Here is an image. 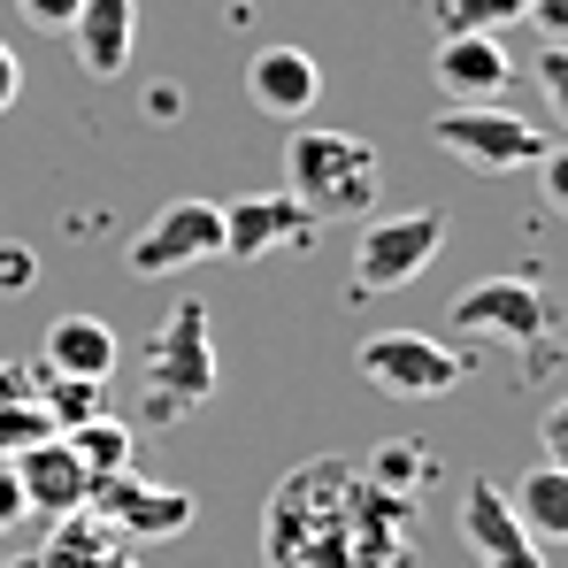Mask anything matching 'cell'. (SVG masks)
<instances>
[{"label":"cell","mask_w":568,"mask_h":568,"mask_svg":"<svg viewBox=\"0 0 568 568\" xmlns=\"http://www.w3.org/2000/svg\"><path fill=\"white\" fill-rule=\"evenodd\" d=\"M430 146L454 154L476 178H507V170H530V162L546 154V131H538L530 115L499 108V100H454V108L430 123Z\"/></svg>","instance_id":"cell-4"},{"label":"cell","mask_w":568,"mask_h":568,"mask_svg":"<svg viewBox=\"0 0 568 568\" xmlns=\"http://www.w3.org/2000/svg\"><path fill=\"white\" fill-rule=\"evenodd\" d=\"M538 185H546V200L568 215V146H546V154H538Z\"/></svg>","instance_id":"cell-27"},{"label":"cell","mask_w":568,"mask_h":568,"mask_svg":"<svg viewBox=\"0 0 568 568\" xmlns=\"http://www.w3.org/2000/svg\"><path fill=\"white\" fill-rule=\"evenodd\" d=\"M530 0H438V31H499V23H523Z\"/></svg>","instance_id":"cell-22"},{"label":"cell","mask_w":568,"mask_h":568,"mask_svg":"<svg viewBox=\"0 0 568 568\" xmlns=\"http://www.w3.org/2000/svg\"><path fill=\"white\" fill-rule=\"evenodd\" d=\"M354 369L377 384V392H392V399H446V392H462V377H469V362L454 346L423 338V331H377V338H362L354 346Z\"/></svg>","instance_id":"cell-6"},{"label":"cell","mask_w":568,"mask_h":568,"mask_svg":"<svg viewBox=\"0 0 568 568\" xmlns=\"http://www.w3.org/2000/svg\"><path fill=\"white\" fill-rule=\"evenodd\" d=\"M446 215L438 207H407V215H377L362 239H354V292L377 300V292H399L415 284L438 254H446Z\"/></svg>","instance_id":"cell-5"},{"label":"cell","mask_w":568,"mask_h":568,"mask_svg":"<svg viewBox=\"0 0 568 568\" xmlns=\"http://www.w3.org/2000/svg\"><path fill=\"white\" fill-rule=\"evenodd\" d=\"M39 369V362H31ZM39 407H47V430L62 438V430H78L85 415H100V384L93 377H47L39 369Z\"/></svg>","instance_id":"cell-21"},{"label":"cell","mask_w":568,"mask_h":568,"mask_svg":"<svg viewBox=\"0 0 568 568\" xmlns=\"http://www.w3.org/2000/svg\"><path fill=\"white\" fill-rule=\"evenodd\" d=\"M223 254V207L215 200H170L139 239H131V277H178Z\"/></svg>","instance_id":"cell-9"},{"label":"cell","mask_w":568,"mask_h":568,"mask_svg":"<svg viewBox=\"0 0 568 568\" xmlns=\"http://www.w3.org/2000/svg\"><path fill=\"white\" fill-rule=\"evenodd\" d=\"M284 192L307 215H323V223L369 215L384 192V154L362 131H292V146H284Z\"/></svg>","instance_id":"cell-2"},{"label":"cell","mask_w":568,"mask_h":568,"mask_svg":"<svg viewBox=\"0 0 568 568\" xmlns=\"http://www.w3.org/2000/svg\"><path fill=\"white\" fill-rule=\"evenodd\" d=\"M246 100H254L262 115H277V123H307V108L323 100L315 54H307V47H262V54L246 62Z\"/></svg>","instance_id":"cell-14"},{"label":"cell","mask_w":568,"mask_h":568,"mask_svg":"<svg viewBox=\"0 0 568 568\" xmlns=\"http://www.w3.org/2000/svg\"><path fill=\"white\" fill-rule=\"evenodd\" d=\"M0 568H39V554H23V561H0Z\"/></svg>","instance_id":"cell-32"},{"label":"cell","mask_w":568,"mask_h":568,"mask_svg":"<svg viewBox=\"0 0 568 568\" xmlns=\"http://www.w3.org/2000/svg\"><path fill=\"white\" fill-rule=\"evenodd\" d=\"M16 100H23V62H16V47L0 39V115H8Z\"/></svg>","instance_id":"cell-30"},{"label":"cell","mask_w":568,"mask_h":568,"mask_svg":"<svg viewBox=\"0 0 568 568\" xmlns=\"http://www.w3.org/2000/svg\"><path fill=\"white\" fill-rule=\"evenodd\" d=\"M39 568H146V561L123 530H108L100 515L78 507V515H54V538L39 546Z\"/></svg>","instance_id":"cell-17"},{"label":"cell","mask_w":568,"mask_h":568,"mask_svg":"<svg viewBox=\"0 0 568 568\" xmlns=\"http://www.w3.org/2000/svg\"><path fill=\"white\" fill-rule=\"evenodd\" d=\"M462 546L476 554V568H546V546L515 523L507 484H491V476L462 484Z\"/></svg>","instance_id":"cell-11"},{"label":"cell","mask_w":568,"mask_h":568,"mask_svg":"<svg viewBox=\"0 0 568 568\" xmlns=\"http://www.w3.org/2000/svg\"><path fill=\"white\" fill-rule=\"evenodd\" d=\"M8 469H16V484H23V507L31 515H78L85 507V491H93V476H85V462L70 454V438H31V446H16L8 454Z\"/></svg>","instance_id":"cell-12"},{"label":"cell","mask_w":568,"mask_h":568,"mask_svg":"<svg viewBox=\"0 0 568 568\" xmlns=\"http://www.w3.org/2000/svg\"><path fill=\"white\" fill-rule=\"evenodd\" d=\"M70 438V454L85 462V476H115V469H131V423H115V415H85L78 430H62Z\"/></svg>","instance_id":"cell-20"},{"label":"cell","mask_w":568,"mask_h":568,"mask_svg":"<svg viewBox=\"0 0 568 568\" xmlns=\"http://www.w3.org/2000/svg\"><path fill=\"white\" fill-rule=\"evenodd\" d=\"M215 399V331H207V307L178 300L170 323L146 338V377H139V423L154 430H178L185 415H200Z\"/></svg>","instance_id":"cell-3"},{"label":"cell","mask_w":568,"mask_h":568,"mask_svg":"<svg viewBox=\"0 0 568 568\" xmlns=\"http://www.w3.org/2000/svg\"><path fill=\"white\" fill-rule=\"evenodd\" d=\"M446 323L491 346H538L554 331V300H546V277H484L446 307Z\"/></svg>","instance_id":"cell-7"},{"label":"cell","mask_w":568,"mask_h":568,"mask_svg":"<svg viewBox=\"0 0 568 568\" xmlns=\"http://www.w3.org/2000/svg\"><path fill=\"white\" fill-rule=\"evenodd\" d=\"M70 39H78V70L85 78H100V85L123 78L131 47H139V0H78Z\"/></svg>","instance_id":"cell-15"},{"label":"cell","mask_w":568,"mask_h":568,"mask_svg":"<svg viewBox=\"0 0 568 568\" xmlns=\"http://www.w3.org/2000/svg\"><path fill=\"white\" fill-rule=\"evenodd\" d=\"M270 568H423L415 491L384 484L369 462H300L262 515Z\"/></svg>","instance_id":"cell-1"},{"label":"cell","mask_w":568,"mask_h":568,"mask_svg":"<svg viewBox=\"0 0 568 568\" xmlns=\"http://www.w3.org/2000/svg\"><path fill=\"white\" fill-rule=\"evenodd\" d=\"M85 515H100L108 530H123L131 546H162V538H185V530H192L200 499L178 491V484H146V476L115 469V476H93Z\"/></svg>","instance_id":"cell-8"},{"label":"cell","mask_w":568,"mask_h":568,"mask_svg":"<svg viewBox=\"0 0 568 568\" xmlns=\"http://www.w3.org/2000/svg\"><path fill=\"white\" fill-rule=\"evenodd\" d=\"M538 446H546V462L554 469H568V392L546 407V423H538Z\"/></svg>","instance_id":"cell-25"},{"label":"cell","mask_w":568,"mask_h":568,"mask_svg":"<svg viewBox=\"0 0 568 568\" xmlns=\"http://www.w3.org/2000/svg\"><path fill=\"white\" fill-rule=\"evenodd\" d=\"M538 93H546V108L568 123V47H554V39H546V54H538Z\"/></svg>","instance_id":"cell-24"},{"label":"cell","mask_w":568,"mask_h":568,"mask_svg":"<svg viewBox=\"0 0 568 568\" xmlns=\"http://www.w3.org/2000/svg\"><path fill=\"white\" fill-rule=\"evenodd\" d=\"M323 239V215H307L292 192H246L223 207V262H270V254H307Z\"/></svg>","instance_id":"cell-10"},{"label":"cell","mask_w":568,"mask_h":568,"mask_svg":"<svg viewBox=\"0 0 568 568\" xmlns=\"http://www.w3.org/2000/svg\"><path fill=\"white\" fill-rule=\"evenodd\" d=\"M23 515H31V507H23V484H16V469L0 462V530H16Z\"/></svg>","instance_id":"cell-29"},{"label":"cell","mask_w":568,"mask_h":568,"mask_svg":"<svg viewBox=\"0 0 568 568\" xmlns=\"http://www.w3.org/2000/svg\"><path fill=\"white\" fill-rule=\"evenodd\" d=\"M523 16H530V23H538V31H546L554 47H568V0H530Z\"/></svg>","instance_id":"cell-28"},{"label":"cell","mask_w":568,"mask_h":568,"mask_svg":"<svg viewBox=\"0 0 568 568\" xmlns=\"http://www.w3.org/2000/svg\"><path fill=\"white\" fill-rule=\"evenodd\" d=\"M39 369L47 377H93L108 384L115 377V331L100 315H54L47 338H39Z\"/></svg>","instance_id":"cell-16"},{"label":"cell","mask_w":568,"mask_h":568,"mask_svg":"<svg viewBox=\"0 0 568 568\" xmlns=\"http://www.w3.org/2000/svg\"><path fill=\"white\" fill-rule=\"evenodd\" d=\"M39 284V254L23 239H0V300H23Z\"/></svg>","instance_id":"cell-23"},{"label":"cell","mask_w":568,"mask_h":568,"mask_svg":"<svg viewBox=\"0 0 568 568\" xmlns=\"http://www.w3.org/2000/svg\"><path fill=\"white\" fill-rule=\"evenodd\" d=\"M430 78H438L446 100H499L507 78H515V62H507L499 31H446L438 54H430Z\"/></svg>","instance_id":"cell-13"},{"label":"cell","mask_w":568,"mask_h":568,"mask_svg":"<svg viewBox=\"0 0 568 568\" xmlns=\"http://www.w3.org/2000/svg\"><path fill=\"white\" fill-rule=\"evenodd\" d=\"M16 16H23L31 31H70V16H78V0H16Z\"/></svg>","instance_id":"cell-26"},{"label":"cell","mask_w":568,"mask_h":568,"mask_svg":"<svg viewBox=\"0 0 568 568\" xmlns=\"http://www.w3.org/2000/svg\"><path fill=\"white\" fill-rule=\"evenodd\" d=\"M178 108H185V93H170V85H162V93H146V115H178Z\"/></svg>","instance_id":"cell-31"},{"label":"cell","mask_w":568,"mask_h":568,"mask_svg":"<svg viewBox=\"0 0 568 568\" xmlns=\"http://www.w3.org/2000/svg\"><path fill=\"white\" fill-rule=\"evenodd\" d=\"M31 438H47L39 369H23V362H0V462H8L16 446H31Z\"/></svg>","instance_id":"cell-19"},{"label":"cell","mask_w":568,"mask_h":568,"mask_svg":"<svg viewBox=\"0 0 568 568\" xmlns=\"http://www.w3.org/2000/svg\"><path fill=\"white\" fill-rule=\"evenodd\" d=\"M507 507H515V523L538 546H568V469H554V462L523 469V484L507 491Z\"/></svg>","instance_id":"cell-18"}]
</instances>
